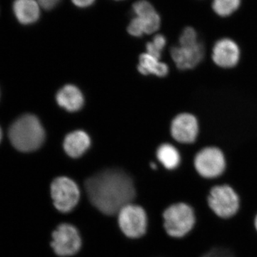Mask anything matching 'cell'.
<instances>
[{"mask_svg": "<svg viewBox=\"0 0 257 257\" xmlns=\"http://www.w3.org/2000/svg\"><path fill=\"white\" fill-rule=\"evenodd\" d=\"M85 189L93 206L106 215L118 214L136 196L131 177L114 169L98 172L88 178Z\"/></svg>", "mask_w": 257, "mask_h": 257, "instance_id": "1", "label": "cell"}, {"mask_svg": "<svg viewBox=\"0 0 257 257\" xmlns=\"http://www.w3.org/2000/svg\"><path fill=\"white\" fill-rule=\"evenodd\" d=\"M9 139L13 146L18 151H35L45 141V130L35 115H23L10 126Z\"/></svg>", "mask_w": 257, "mask_h": 257, "instance_id": "2", "label": "cell"}, {"mask_svg": "<svg viewBox=\"0 0 257 257\" xmlns=\"http://www.w3.org/2000/svg\"><path fill=\"white\" fill-rule=\"evenodd\" d=\"M164 227L171 237L182 238L195 227L197 217L194 209L184 202L172 204L163 213Z\"/></svg>", "mask_w": 257, "mask_h": 257, "instance_id": "3", "label": "cell"}, {"mask_svg": "<svg viewBox=\"0 0 257 257\" xmlns=\"http://www.w3.org/2000/svg\"><path fill=\"white\" fill-rule=\"evenodd\" d=\"M207 202L208 207L221 219L234 217L241 207L239 194L227 184L216 185L211 188L207 195Z\"/></svg>", "mask_w": 257, "mask_h": 257, "instance_id": "4", "label": "cell"}, {"mask_svg": "<svg viewBox=\"0 0 257 257\" xmlns=\"http://www.w3.org/2000/svg\"><path fill=\"white\" fill-rule=\"evenodd\" d=\"M133 11L136 17L128 25L127 30L130 35L141 37L144 34L154 33L160 28V15L149 2L146 0L137 2L133 5Z\"/></svg>", "mask_w": 257, "mask_h": 257, "instance_id": "5", "label": "cell"}, {"mask_svg": "<svg viewBox=\"0 0 257 257\" xmlns=\"http://www.w3.org/2000/svg\"><path fill=\"white\" fill-rule=\"evenodd\" d=\"M54 205L61 212H69L77 206L80 198L77 184L66 177H57L51 184Z\"/></svg>", "mask_w": 257, "mask_h": 257, "instance_id": "6", "label": "cell"}, {"mask_svg": "<svg viewBox=\"0 0 257 257\" xmlns=\"http://www.w3.org/2000/svg\"><path fill=\"white\" fill-rule=\"evenodd\" d=\"M194 164L197 173L205 179L217 178L226 169L224 154L216 147H207L198 152Z\"/></svg>", "mask_w": 257, "mask_h": 257, "instance_id": "7", "label": "cell"}, {"mask_svg": "<svg viewBox=\"0 0 257 257\" xmlns=\"http://www.w3.org/2000/svg\"><path fill=\"white\" fill-rule=\"evenodd\" d=\"M118 223L120 229L128 237H141L147 231L146 212L140 206L128 204L118 213Z\"/></svg>", "mask_w": 257, "mask_h": 257, "instance_id": "8", "label": "cell"}, {"mask_svg": "<svg viewBox=\"0 0 257 257\" xmlns=\"http://www.w3.org/2000/svg\"><path fill=\"white\" fill-rule=\"evenodd\" d=\"M51 245L56 254L60 256H72L78 252L82 246L79 231L69 224H62L57 226L52 234Z\"/></svg>", "mask_w": 257, "mask_h": 257, "instance_id": "9", "label": "cell"}, {"mask_svg": "<svg viewBox=\"0 0 257 257\" xmlns=\"http://www.w3.org/2000/svg\"><path fill=\"white\" fill-rule=\"evenodd\" d=\"M199 134V124L194 115L183 113L177 115L171 124V135L176 141L191 144L195 141Z\"/></svg>", "mask_w": 257, "mask_h": 257, "instance_id": "10", "label": "cell"}, {"mask_svg": "<svg viewBox=\"0 0 257 257\" xmlns=\"http://www.w3.org/2000/svg\"><path fill=\"white\" fill-rule=\"evenodd\" d=\"M172 60L179 69H193L200 63L204 56V47L201 42L187 46L173 47L171 49Z\"/></svg>", "mask_w": 257, "mask_h": 257, "instance_id": "11", "label": "cell"}, {"mask_svg": "<svg viewBox=\"0 0 257 257\" xmlns=\"http://www.w3.org/2000/svg\"><path fill=\"white\" fill-rule=\"evenodd\" d=\"M240 50L236 42L228 38L216 42L212 50L214 63L223 68H231L239 62Z\"/></svg>", "mask_w": 257, "mask_h": 257, "instance_id": "12", "label": "cell"}, {"mask_svg": "<svg viewBox=\"0 0 257 257\" xmlns=\"http://www.w3.org/2000/svg\"><path fill=\"white\" fill-rule=\"evenodd\" d=\"M13 8L15 18L23 25H31L40 18V5L35 0H15Z\"/></svg>", "mask_w": 257, "mask_h": 257, "instance_id": "13", "label": "cell"}, {"mask_svg": "<svg viewBox=\"0 0 257 257\" xmlns=\"http://www.w3.org/2000/svg\"><path fill=\"white\" fill-rule=\"evenodd\" d=\"M90 145V138L87 134L79 130L72 132L66 137L64 141V149L69 157L77 158L84 155Z\"/></svg>", "mask_w": 257, "mask_h": 257, "instance_id": "14", "label": "cell"}, {"mask_svg": "<svg viewBox=\"0 0 257 257\" xmlns=\"http://www.w3.org/2000/svg\"><path fill=\"white\" fill-rule=\"evenodd\" d=\"M57 103L59 105L69 111H78L84 104V96L78 88L74 85L64 86L57 92Z\"/></svg>", "mask_w": 257, "mask_h": 257, "instance_id": "15", "label": "cell"}, {"mask_svg": "<svg viewBox=\"0 0 257 257\" xmlns=\"http://www.w3.org/2000/svg\"><path fill=\"white\" fill-rule=\"evenodd\" d=\"M138 70L144 75L154 74L158 77H165L168 74L169 67L159 59L147 53L140 55Z\"/></svg>", "mask_w": 257, "mask_h": 257, "instance_id": "16", "label": "cell"}, {"mask_svg": "<svg viewBox=\"0 0 257 257\" xmlns=\"http://www.w3.org/2000/svg\"><path fill=\"white\" fill-rule=\"evenodd\" d=\"M157 157L162 165L169 170H175L179 167L181 157L178 150L170 144H163L159 147Z\"/></svg>", "mask_w": 257, "mask_h": 257, "instance_id": "17", "label": "cell"}, {"mask_svg": "<svg viewBox=\"0 0 257 257\" xmlns=\"http://www.w3.org/2000/svg\"><path fill=\"white\" fill-rule=\"evenodd\" d=\"M241 0H213L212 9L222 18L230 16L239 9Z\"/></svg>", "mask_w": 257, "mask_h": 257, "instance_id": "18", "label": "cell"}, {"mask_svg": "<svg viewBox=\"0 0 257 257\" xmlns=\"http://www.w3.org/2000/svg\"><path fill=\"white\" fill-rule=\"evenodd\" d=\"M167 40L162 35H157L152 42L147 44V53L160 60L162 52L165 48Z\"/></svg>", "mask_w": 257, "mask_h": 257, "instance_id": "19", "label": "cell"}, {"mask_svg": "<svg viewBox=\"0 0 257 257\" xmlns=\"http://www.w3.org/2000/svg\"><path fill=\"white\" fill-rule=\"evenodd\" d=\"M199 41H198L197 32L192 28L184 29L182 35L179 37V45L181 46L195 45Z\"/></svg>", "mask_w": 257, "mask_h": 257, "instance_id": "20", "label": "cell"}, {"mask_svg": "<svg viewBox=\"0 0 257 257\" xmlns=\"http://www.w3.org/2000/svg\"><path fill=\"white\" fill-rule=\"evenodd\" d=\"M201 257H236L229 250L224 248H213Z\"/></svg>", "mask_w": 257, "mask_h": 257, "instance_id": "21", "label": "cell"}, {"mask_svg": "<svg viewBox=\"0 0 257 257\" xmlns=\"http://www.w3.org/2000/svg\"><path fill=\"white\" fill-rule=\"evenodd\" d=\"M60 1L61 0H37L40 7L47 10L53 9Z\"/></svg>", "mask_w": 257, "mask_h": 257, "instance_id": "22", "label": "cell"}, {"mask_svg": "<svg viewBox=\"0 0 257 257\" xmlns=\"http://www.w3.org/2000/svg\"><path fill=\"white\" fill-rule=\"evenodd\" d=\"M72 1L76 6L79 8H87L92 5L95 0H72Z\"/></svg>", "mask_w": 257, "mask_h": 257, "instance_id": "23", "label": "cell"}, {"mask_svg": "<svg viewBox=\"0 0 257 257\" xmlns=\"http://www.w3.org/2000/svg\"><path fill=\"white\" fill-rule=\"evenodd\" d=\"M253 226H254V229L256 230L257 233V214L255 216L254 219H253Z\"/></svg>", "mask_w": 257, "mask_h": 257, "instance_id": "24", "label": "cell"}, {"mask_svg": "<svg viewBox=\"0 0 257 257\" xmlns=\"http://www.w3.org/2000/svg\"><path fill=\"white\" fill-rule=\"evenodd\" d=\"M151 167H152V169H153V170H156V169H157V165H155V164L152 163L151 164Z\"/></svg>", "mask_w": 257, "mask_h": 257, "instance_id": "25", "label": "cell"}, {"mask_svg": "<svg viewBox=\"0 0 257 257\" xmlns=\"http://www.w3.org/2000/svg\"><path fill=\"white\" fill-rule=\"evenodd\" d=\"M2 139H3V132H2L1 128H0V143H1Z\"/></svg>", "mask_w": 257, "mask_h": 257, "instance_id": "26", "label": "cell"}]
</instances>
